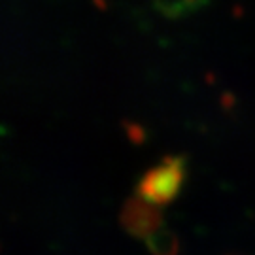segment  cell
I'll use <instances>...</instances> for the list:
<instances>
[{"label":"cell","mask_w":255,"mask_h":255,"mask_svg":"<svg viewBox=\"0 0 255 255\" xmlns=\"http://www.w3.org/2000/svg\"><path fill=\"white\" fill-rule=\"evenodd\" d=\"M180 183H182V163L178 159H168L144 176L138 187V195L151 204H163L178 193Z\"/></svg>","instance_id":"1"}]
</instances>
